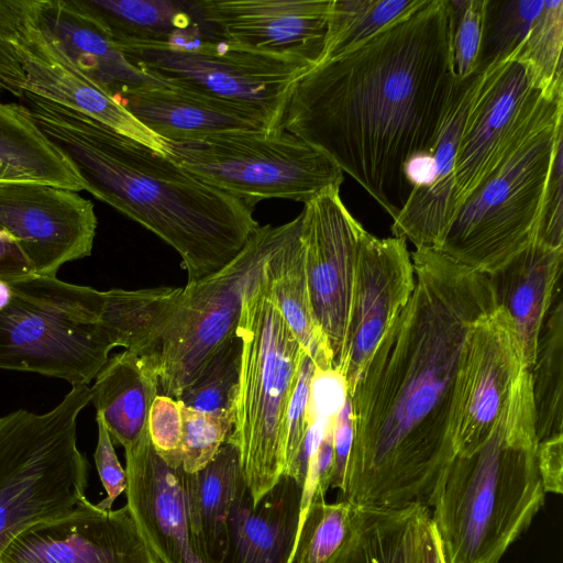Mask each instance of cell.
<instances>
[{"mask_svg": "<svg viewBox=\"0 0 563 563\" xmlns=\"http://www.w3.org/2000/svg\"><path fill=\"white\" fill-rule=\"evenodd\" d=\"M411 261L413 292L347 395L353 443L338 500L358 508L430 509L455 456L466 340L497 307L487 275L433 250Z\"/></svg>", "mask_w": 563, "mask_h": 563, "instance_id": "1", "label": "cell"}, {"mask_svg": "<svg viewBox=\"0 0 563 563\" xmlns=\"http://www.w3.org/2000/svg\"><path fill=\"white\" fill-rule=\"evenodd\" d=\"M450 0H421L291 88L282 126L328 156L394 219L412 188L402 168L431 152L454 91Z\"/></svg>", "mask_w": 563, "mask_h": 563, "instance_id": "2", "label": "cell"}, {"mask_svg": "<svg viewBox=\"0 0 563 563\" xmlns=\"http://www.w3.org/2000/svg\"><path fill=\"white\" fill-rule=\"evenodd\" d=\"M21 100L42 133L76 167L85 190L179 254L187 283L222 269L258 228L252 207L172 158L45 98L25 91Z\"/></svg>", "mask_w": 563, "mask_h": 563, "instance_id": "3", "label": "cell"}, {"mask_svg": "<svg viewBox=\"0 0 563 563\" xmlns=\"http://www.w3.org/2000/svg\"><path fill=\"white\" fill-rule=\"evenodd\" d=\"M531 369L516 379L489 437L455 454L430 516L444 563H498L544 504Z\"/></svg>", "mask_w": 563, "mask_h": 563, "instance_id": "4", "label": "cell"}, {"mask_svg": "<svg viewBox=\"0 0 563 563\" xmlns=\"http://www.w3.org/2000/svg\"><path fill=\"white\" fill-rule=\"evenodd\" d=\"M236 332L242 353L227 441L239 450L243 478L256 503L284 473L288 408L308 355L274 300L266 263L243 296Z\"/></svg>", "mask_w": 563, "mask_h": 563, "instance_id": "5", "label": "cell"}, {"mask_svg": "<svg viewBox=\"0 0 563 563\" xmlns=\"http://www.w3.org/2000/svg\"><path fill=\"white\" fill-rule=\"evenodd\" d=\"M563 106L532 125L456 207L438 252L490 275L534 242Z\"/></svg>", "mask_w": 563, "mask_h": 563, "instance_id": "6", "label": "cell"}, {"mask_svg": "<svg viewBox=\"0 0 563 563\" xmlns=\"http://www.w3.org/2000/svg\"><path fill=\"white\" fill-rule=\"evenodd\" d=\"M90 387L73 385L48 412L0 418V556L29 527L71 510L84 497L88 462L77 448V418Z\"/></svg>", "mask_w": 563, "mask_h": 563, "instance_id": "7", "label": "cell"}, {"mask_svg": "<svg viewBox=\"0 0 563 563\" xmlns=\"http://www.w3.org/2000/svg\"><path fill=\"white\" fill-rule=\"evenodd\" d=\"M0 311V368L88 385L115 343L102 322L104 291L56 276L10 283Z\"/></svg>", "mask_w": 563, "mask_h": 563, "instance_id": "8", "label": "cell"}, {"mask_svg": "<svg viewBox=\"0 0 563 563\" xmlns=\"http://www.w3.org/2000/svg\"><path fill=\"white\" fill-rule=\"evenodd\" d=\"M286 223L258 225L222 269L176 287L144 355L161 395L176 399L216 351L236 333L243 296L282 239Z\"/></svg>", "mask_w": 563, "mask_h": 563, "instance_id": "9", "label": "cell"}, {"mask_svg": "<svg viewBox=\"0 0 563 563\" xmlns=\"http://www.w3.org/2000/svg\"><path fill=\"white\" fill-rule=\"evenodd\" d=\"M165 142L169 158L252 208L271 198L305 205L344 180L328 156L283 126Z\"/></svg>", "mask_w": 563, "mask_h": 563, "instance_id": "10", "label": "cell"}, {"mask_svg": "<svg viewBox=\"0 0 563 563\" xmlns=\"http://www.w3.org/2000/svg\"><path fill=\"white\" fill-rule=\"evenodd\" d=\"M156 80L239 104L280 128L295 82L313 64L255 53L219 41L114 43Z\"/></svg>", "mask_w": 563, "mask_h": 563, "instance_id": "11", "label": "cell"}, {"mask_svg": "<svg viewBox=\"0 0 563 563\" xmlns=\"http://www.w3.org/2000/svg\"><path fill=\"white\" fill-rule=\"evenodd\" d=\"M562 104L563 91L545 92L515 57L482 73L455 156V209L520 135Z\"/></svg>", "mask_w": 563, "mask_h": 563, "instance_id": "12", "label": "cell"}, {"mask_svg": "<svg viewBox=\"0 0 563 563\" xmlns=\"http://www.w3.org/2000/svg\"><path fill=\"white\" fill-rule=\"evenodd\" d=\"M339 192L340 188L324 190L299 213L310 302L333 367L344 342L357 255L366 232Z\"/></svg>", "mask_w": 563, "mask_h": 563, "instance_id": "13", "label": "cell"}, {"mask_svg": "<svg viewBox=\"0 0 563 563\" xmlns=\"http://www.w3.org/2000/svg\"><path fill=\"white\" fill-rule=\"evenodd\" d=\"M90 200L35 183H0V229L12 234L38 276L89 256L97 230Z\"/></svg>", "mask_w": 563, "mask_h": 563, "instance_id": "14", "label": "cell"}, {"mask_svg": "<svg viewBox=\"0 0 563 563\" xmlns=\"http://www.w3.org/2000/svg\"><path fill=\"white\" fill-rule=\"evenodd\" d=\"M416 276L407 241L364 233L355 268L344 342L335 369L352 391L384 334L407 306Z\"/></svg>", "mask_w": 563, "mask_h": 563, "instance_id": "15", "label": "cell"}, {"mask_svg": "<svg viewBox=\"0 0 563 563\" xmlns=\"http://www.w3.org/2000/svg\"><path fill=\"white\" fill-rule=\"evenodd\" d=\"M0 563H162L129 507L106 510L84 497L68 512L35 523L3 551Z\"/></svg>", "mask_w": 563, "mask_h": 563, "instance_id": "16", "label": "cell"}, {"mask_svg": "<svg viewBox=\"0 0 563 563\" xmlns=\"http://www.w3.org/2000/svg\"><path fill=\"white\" fill-rule=\"evenodd\" d=\"M332 0H200L190 3L217 41L316 65Z\"/></svg>", "mask_w": 563, "mask_h": 563, "instance_id": "17", "label": "cell"}, {"mask_svg": "<svg viewBox=\"0 0 563 563\" xmlns=\"http://www.w3.org/2000/svg\"><path fill=\"white\" fill-rule=\"evenodd\" d=\"M526 368L511 320L496 307L470 331L459 375L455 454H468L490 434Z\"/></svg>", "mask_w": 563, "mask_h": 563, "instance_id": "18", "label": "cell"}, {"mask_svg": "<svg viewBox=\"0 0 563 563\" xmlns=\"http://www.w3.org/2000/svg\"><path fill=\"white\" fill-rule=\"evenodd\" d=\"M43 2L15 41L25 75L24 90L81 112L168 157L165 140L144 126L114 96L80 70L42 24Z\"/></svg>", "mask_w": 563, "mask_h": 563, "instance_id": "19", "label": "cell"}, {"mask_svg": "<svg viewBox=\"0 0 563 563\" xmlns=\"http://www.w3.org/2000/svg\"><path fill=\"white\" fill-rule=\"evenodd\" d=\"M126 506L162 563H202L192 539L183 466H168L148 433L125 450Z\"/></svg>", "mask_w": 563, "mask_h": 563, "instance_id": "20", "label": "cell"}, {"mask_svg": "<svg viewBox=\"0 0 563 563\" xmlns=\"http://www.w3.org/2000/svg\"><path fill=\"white\" fill-rule=\"evenodd\" d=\"M481 74L456 82L444 121L431 150L432 181L413 187L406 203L393 219L390 231L415 244L416 250L439 251L455 211L454 165L468 107Z\"/></svg>", "mask_w": 563, "mask_h": 563, "instance_id": "21", "label": "cell"}, {"mask_svg": "<svg viewBox=\"0 0 563 563\" xmlns=\"http://www.w3.org/2000/svg\"><path fill=\"white\" fill-rule=\"evenodd\" d=\"M117 99L165 141L271 129L250 109L164 82L126 91Z\"/></svg>", "mask_w": 563, "mask_h": 563, "instance_id": "22", "label": "cell"}, {"mask_svg": "<svg viewBox=\"0 0 563 563\" xmlns=\"http://www.w3.org/2000/svg\"><path fill=\"white\" fill-rule=\"evenodd\" d=\"M301 494L298 483L284 474L256 503L245 487L229 518L223 563H289L298 537Z\"/></svg>", "mask_w": 563, "mask_h": 563, "instance_id": "23", "label": "cell"}, {"mask_svg": "<svg viewBox=\"0 0 563 563\" xmlns=\"http://www.w3.org/2000/svg\"><path fill=\"white\" fill-rule=\"evenodd\" d=\"M563 249L533 242L488 276L496 305L508 314L531 368L541 329L560 285Z\"/></svg>", "mask_w": 563, "mask_h": 563, "instance_id": "24", "label": "cell"}, {"mask_svg": "<svg viewBox=\"0 0 563 563\" xmlns=\"http://www.w3.org/2000/svg\"><path fill=\"white\" fill-rule=\"evenodd\" d=\"M40 20L75 65L115 98L161 82L129 62L109 33L70 0H44Z\"/></svg>", "mask_w": 563, "mask_h": 563, "instance_id": "25", "label": "cell"}, {"mask_svg": "<svg viewBox=\"0 0 563 563\" xmlns=\"http://www.w3.org/2000/svg\"><path fill=\"white\" fill-rule=\"evenodd\" d=\"M90 391V402L112 442L126 450L148 433V413L158 395V376L146 361L126 350L109 357Z\"/></svg>", "mask_w": 563, "mask_h": 563, "instance_id": "26", "label": "cell"}, {"mask_svg": "<svg viewBox=\"0 0 563 563\" xmlns=\"http://www.w3.org/2000/svg\"><path fill=\"white\" fill-rule=\"evenodd\" d=\"M247 487L236 445L225 441L213 460L187 473L190 530L202 563H223L228 551V522L239 494Z\"/></svg>", "mask_w": 563, "mask_h": 563, "instance_id": "27", "label": "cell"}, {"mask_svg": "<svg viewBox=\"0 0 563 563\" xmlns=\"http://www.w3.org/2000/svg\"><path fill=\"white\" fill-rule=\"evenodd\" d=\"M266 274L282 316L313 362L314 368H334L331 351L312 312L299 214L286 223L282 239L267 258Z\"/></svg>", "mask_w": 563, "mask_h": 563, "instance_id": "28", "label": "cell"}, {"mask_svg": "<svg viewBox=\"0 0 563 563\" xmlns=\"http://www.w3.org/2000/svg\"><path fill=\"white\" fill-rule=\"evenodd\" d=\"M0 164L25 183L74 191L85 183L68 157L34 123L23 103L0 98Z\"/></svg>", "mask_w": 563, "mask_h": 563, "instance_id": "29", "label": "cell"}, {"mask_svg": "<svg viewBox=\"0 0 563 563\" xmlns=\"http://www.w3.org/2000/svg\"><path fill=\"white\" fill-rule=\"evenodd\" d=\"M96 20L114 43H188L197 25L179 2L168 0H70Z\"/></svg>", "mask_w": 563, "mask_h": 563, "instance_id": "30", "label": "cell"}, {"mask_svg": "<svg viewBox=\"0 0 563 563\" xmlns=\"http://www.w3.org/2000/svg\"><path fill=\"white\" fill-rule=\"evenodd\" d=\"M531 369L538 441L563 434V303L561 286L544 320Z\"/></svg>", "mask_w": 563, "mask_h": 563, "instance_id": "31", "label": "cell"}, {"mask_svg": "<svg viewBox=\"0 0 563 563\" xmlns=\"http://www.w3.org/2000/svg\"><path fill=\"white\" fill-rule=\"evenodd\" d=\"M361 508L345 501L325 503L316 494L299 522L289 563H334L354 537Z\"/></svg>", "mask_w": 563, "mask_h": 563, "instance_id": "32", "label": "cell"}, {"mask_svg": "<svg viewBox=\"0 0 563 563\" xmlns=\"http://www.w3.org/2000/svg\"><path fill=\"white\" fill-rule=\"evenodd\" d=\"M420 2L421 0H332L324 46L318 63L365 42Z\"/></svg>", "mask_w": 563, "mask_h": 563, "instance_id": "33", "label": "cell"}, {"mask_svg": "<svg viewBox=\"0 0 563 563\" xmlns=\"http://www.w3.org/2000/svg\"><path fill=\"white\" fill-rule=\"evenodd\" d=\"M543 3L544 0H486L477 74L514 55Z\"/></svg>", "mask_w": 563, "mask_h": 563, "instance_id": "34", "label": "cell"}, {"mask_svg": "<svg viewBox=\"0 0 563 563\" xmlns=\"http://www.w3.org/2000/svg\"><path fill=\"white\" fill-rule=\"evenodd\" d=\"M241 353L242 341L236 332L216 351L199 376L176 400L201 412H231L234 416Z\"/></svg>", "mask_w": 563, "mask_h": 563, "instance_id": "35", "label": "cell"}, {"mask_svg": "<svg viewBox=\"0 0 563 563\" xmlns=\"http://www.w3.org/2000/svg\"><path fill=\"white\" fill-rule=\"evenodd\" d=\"M563 1H544L523 42L514 53L528 64L545 92L563 91Z\"/></svg>", "mask_w": 563, "mask_h": 563, "instance_id": "36", "label": "cell"}, {"mask_svg": "<svg viewBox=\"0 0 563 563\" xmlns=\"http://www.w3.org/2000/svg\"><path fill=\"white\" fill-rule=\"evenodd\" d=\"M181 459L186 473H195L210 463L233 428L231 412H201L181 405Z\"/></svg>", "mask_w": 563, "mask_h": 563, "instance_id": "37", "label": "cell"}, {"mask_svg": "<svg viewBox=\"0 0 563 563\" xmlns=\"http://www.w3.org/2000/svg\"><path fill=\"white\" fill-rule=\"evenodd\" d=\"M42 0H0V98L24 96L25 75L15 41Z\"/></svg>", "mask_w": 563, "mask_h": 563, "instance_id": "38", "label": "cell"}, {"mask_svg": "<svg viewBox=\"0 0 563 563\" xmlns=\"http://www.w3.org/2000/svg\"><path fill=\"white\" fill-rule=\"evenodd\" d=\"M453 15V67L459 79L476 73L486 0H450Z\"/></svg>", "mask_w": 563, "mask_h": 563, "instance_id": "39", "label": "cell"}, {"mask_svg": "<svg viewBox=\"0 0 563 563\" xmlns=\"http://www.w3.org/2000/svg\"><path fill=\"white\" fill-rule=\"evenodd\" d=\"M147 427L155 452L168 466L181 467V404L169 396L158 394L150 409Z\"/></svg>", "mask_w": 563, "mask_h": 563, "instance_id": "40", "label": "cell"}, {"mask_svg": "<svg viewBox=\"0 0 563 563\" xmlns=\"http://www.w3.org/2000/svg\"><path fill=\"white\" fill-rule=\"evenodd\" d=\"M534 242L563 249V131L555 143Z\"/></svg>", "mask_w": 563, "mask_h": 563, "instance_id": "41", "label": "cell"}, {"mask_svg": "<svg viewBox=\"0 0 563 563\" xmlns=\"http://www.w3.org/2000/svg\"><path fill=\"white\" fill-rule=\"evenodd\" d=\"M313 371L314 364L306 355L288 408L284 475L290 474L309 429L307 411Z\"/></svg>", "mask_w": 563, "mask_h": 563, "instance_id": "42", "label": "cell"}, {"mask_svg": "<svg viewBox=\"0 0 563 563\" xmlns=\"http://www.w3.org/2000/svg\"><path fill=\"white\" fill-rule=\"evenodd\" d=\"M347 398V387L343 375L335 368H314L308 401L309 426L316 420L331 421Z\"/></svg>", "mask_w": 563, "mask_h": 563, "instance_id": "43", "label": "cell"}, {"mask_svg": "<svg viewBox=\"0 0 563 563\" xmlns=\"http://www.w3.org/2000/svg\"><path fill=\"white\" fill-rule=\"evenodd\" d=\"M405 549L409 563H444L429 508L413 506L406 528Z\"/></svg>", "mask_w": 563, "mask_h": 563, "instance_id": "44", "label": "cell"}, {"mask_svg": "<svg viewBox=\"0 0 563 563\" xmlns=\"http://www.w3.org/2000/svg\"><path fill=\"white\" fill-rule=\"evenodd\" d=\"M96 422L98 426V441L93 457L100 481L107 493V497L97 506L109 510L113 501L125 492L126 473L118 460L104 422L98 415H96Z\"/></svg>", "mask_w": 563, "mask_h": 563, "instance_id": "45", "label": "cell"}, {"mask_svg": "<svg viewBox=\"0 0 563 563\" xmlns=\"http://www.w3.org/2000/svg\"><path fill=\"white\" fill-rule=\"evenodd\" d=\"M353 416L349 397L338 411L333 421L332 445L333 467L330 487L336 488L339 495L343 492L349 456L353 443Z\"/></svg>", "mask_w": 563, "mask_h": 563, "instance_id": "46", "label": "cell"}, {"mask_svg": "<svg viewBox=\"0 0 563 563\" xmlns=\"http://www.w3.org/2000/svg\"><path fill=\"white\" fill-rule=\"evenodd\" d=\"M537 460L544 492L561 495L563 492V434L539 442Z\"/></svg>", "mask_w": 563, "mask_h": 563, "instance_id": "47", "label": "cell"}, {"mask_svg": "<svg viewBox=\"0 0 563 563\" xmlns=\"http://www.w3.org/2000/svg\"><path fill=\"white\" fill-rule=\"evenodd\" d=\"M35 275L19 241L0 229V280L13 283Z\"/></svg>", "mask_w": 563, "mask_h": 563, "instance_id": "48", "label": "cell"}, {"mask_svg": "<svg viewBox=\"0 0 563 563\" xmlns=\"http://www.w3.org/2000/svg\"><path fill=\"white\" fill-rule=\"evenodd\" d=\"M402 174L411 188L428 186L434 176V163L431 152L411 156L405 163Z\"/></svg>", "mask_w": 563, "mask_h": 563, "instance_id": "49", "label": "cell"}, {"mask_svg": "<svg viewBox=\"0 0 563 563\" xmlns=\"http://www.w3.org/2000/svg\"><path fill=\"white\" fill-rule=\"evenodd\" d=\"M12 299L10 283L0 280V311L3 310Z\"/></svg>", "mask_w": 563, "mask_h": 563, "instance_id": "50", "label": "cell"}, {"mask_svg": "<svg viewBox=\"0 0 563 563\" xmlns=\"http://www.w3.org/2000/svg\"><path fill=\"white\" fill-rule=\"evenodd\" d=\"M23 181L20 177L0 164V183Z\"/></svg>", "mask_w": 563, "mask_h": 563, "instance_id": "51", "label": "cell"}]
</instances>
